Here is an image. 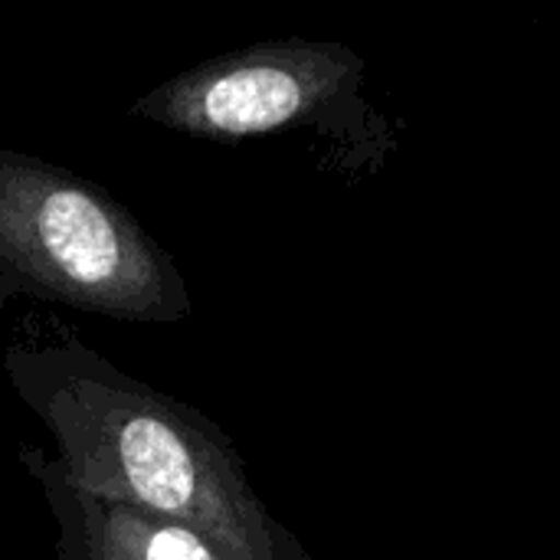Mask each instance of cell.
<instances>
[{"label":"cell","mask_w":560,"mask_h":560,"mask_svg":"<svg viewBox=\"0 0 560 560\" xmlns=\"http://www.w3.org/2000/svg\"><path fill=\"white\" fill-rule=\"evenodd\" d=\"M3 374L49 430L79 492L138 505L203 535L226 560H308L266 512L223 430L125 374L79 338L16 341Z\"/></svg>","instance_id":"cell-1"},{"label":"cell","mask_w":560,"mask_h":560,"mask_svg":"<svg viewBox=\"0 0 560 560\" xmlns=\"http://www.w3.org/2000/svg\"><path fill=\"white\" fill-rule=\"evenodd\" d=\"M171 325L194 312L177 262L105 187L0 148V299Z\"/></svg>","instance_id":"cell-2"},{"label":"cell","mask_w":560,"mask_h":560,"mask_svg":"<svg viewBox=\"0 0 560 560\" xmlns=\"http://www.w3.org/2000/svg\"><path fill=\"white\" fill-rule=\"evenodd\" d=\"M335 79L338 59L315 46H253L174 75L131 112L194 138L236 141L299 121L331 92Z\"/></svg>","instance_id":"cell-3"},{"label":"cell","mask_w":560,"mask_h":560,"mask_svg":"<svg viewBox=\"0 0 560 560\" xmlns=\"http://www.w3.org/2000/svg\"><path fill=\"white\" fill-rule=\"evenodd\" d=\"M20 463L39 482L56 522V560H226L174 518L79 492L39 450H23Z\"/></svg>","instance_id":"cell-4"}]
</instances>
